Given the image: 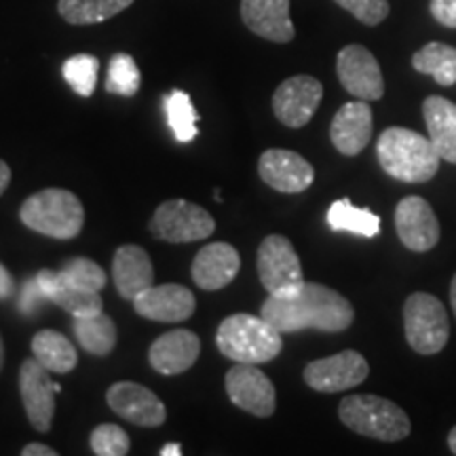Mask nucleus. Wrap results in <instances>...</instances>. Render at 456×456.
Here are the masks:
<instances>
[{
  "mask_svg": "<svg viewBox=\"0 0 456 456\" xmlns=\"http://www.w3.org/2000/svg\"><path fill=\"white\" fill-rule=\"evenodd\" d=\"M260 313L281 334L302 330L345 332L355 319L353 305L345 296L328 285L309 281L292 296H269Z\"/></svg>",
  "mask_w": 456,
  "mask_h": 456,
  "instance_id": "1",
  "label": "nucleus"
},
{
  "mask_svg": "<svg viewBox=\"0 0 456 456\" xmlns=\"http://www.w3.org/2000/svg\"><path fill=\"white\" fill-rule=\"evenodd\" d=\"M376 157L385 174L408 184L429 182L442 161L429 138L406 127L385 129L376 142Z\"/></svg>",
  "mask_w": 456,
  "mask_h": 456,
  "instance_id": "2",
  "label": "nucleus"
},
{
  "mask_svg": "<svg viewBox=\"0 0 456 456\" xmlns=\"http://www.w3.org/2000/svg\"><path fill=\"white\" fill-rule=\"evenodd\" d=\"M218 351L231 362L266 363L283 349L281 332L271 326L265 317L237 313L220 323L216 334Z\"/></svg>",
  "mask_w": 456,
  "mask_h": 456,
  "instance_id": "3",
  "label": "nucleus"
},
{
  "mask_svg": "<svg viewBox=\"0 0 456 456\" xmlns=\"http://www.w3.org/2000/svg\"><path fill=\"white\" fill-rule=\"evenodd\" d=\"M20 220L34 232L68 241L81 235L85 208L74 192L64 188H45L28 197L20 208Z\"/></svg>",
  "mask_w": 456,
  "mask_h": 456,
  "instance_id": "4",
  "label": "nucleus"
},
{
  "mask_svg": "<svg viewBox=\"0 0 456 456\" xmlns=\"http://www.w3.org/2000/svg\"><path fill=\"white\" fill-rule=\"evenodd\" d=\"M342 425L357 436L379 442H402L412 431L408 414L397 403L379 395H349L340 402Z\"/></svg>",
  "mask_w": 456,
  "mask_h": 456,
  "instance_id": "5",
  "label": "nucleus"
},
{
  "mask_svg": "<svg viewBox=\"0 0 456 456\" xmlns=\"http://www.w3.org/2000/svg\"><path fill=\"white\" fill-rule=\"evenodd\" d=\"M403 330L412 351L419 355H436L450 338L448 313L437 296L414 292L403 305Z\"/></svg>",
  "mask_w": 456,
  "mask_h": 456,
  "instance_id": "6",
  "label": "nucleus"
},
{
  "mask_svg": "<svg viewBox=\"0 0 456 456\" xmlns=\"http://www.w3.org/2000/svg\"><path fill=\"white\" fill-rule=\"evenodd\" d=\"M148 231L165 243H195L214 235L216 220L201 205L171 199L155 209Z\"/></svg>",
  "mask_w": 456,
  "mask_h": 456,
  "instance_id": "7",
  "label": "nucleus"
},
{
  "mask_svg": "<svg viewBox=\"0 0 456 456\" xmlns=\"http://www.w3.org/2000/svg\"><path fill=\"white\" fill-rule=\"evenodd\" d=\"M256 266L262 288L269 296H292L305 285L298 254L283 235H269L260 243Z\"/></svg>",
  "mask_w": 456,
  "mask_h": 456,
  "instance_id": "8",
  "label": "nucleus"
},
{
  "mask_svg": "<svg viewBox=\"0 0 456 456\" xmlns=\"http://www.w3.org/2000/svg\"><path fill=\"white\" fill-rule=\"evenodd\" d=\"M226 395L237 408L258 419H269L275 414L277 391L273 380L256 368V363H239L226 372L224 379Z\"/></svg>",
  "mask_w": 456,
  "mask_h": 456,
  "instance_id": "9",
  "label": "nucleus"
},
{
  "mask_svg": "<svg viewBox=\"0 0 456 456\" xmlns=\"http://www.w3.org/2000/svg\"><path fill=\"white\" fill-rule=\"evenodd\" d=\"M323 100V85L311 74H296L285 78L273 94V112L277 121L289 129L309 125Z\"/></svg>",
  "mask_w": 456,
  "mask_h": 456,
  "instance_id": "10",
  "label": "nucleus"
},
{
  "mask_svg": "<svg viewBox=\"0 0 456 456\" xmlns=\"http://www.w3.org/2000/svg\"><path fill=\"white\" fill-rule=\"evenodd\" d=\"M336 74L342 87L357 100L376 102L385 95V78L379 60L363 45H346L336 57Z\"/></svg>",
  "mask_w": 456,
  "mask_h": 456,
  "instance_id": "11",
  "label": "nucleus"
},
{
  "mask_svg": "<svg viewBox=\"0 0 456 456\" xmlns=\"http://www.w3.org/2000/svg\"><path fill=\"white\" fill-rule=\"evenodd\" d=\"M61 387L53 383L49 376V370L38 362L37 357L26 359L20 366V395L28 420L37 431H51L55 416V393H60Z\"/></svg>",
  "mask_w": 456,
  "mask_h": 456,
  "instance_id": "12",
  "label": "nucleus"
},
{
  "mask_svg": "<svg viewBox=\"0 0 456 456\" xmlns=\"http://www.w3.org/2000/svg\"><path fill=\"white\" fill-rule=\"evenodd\" d=\"M370 366L357 351H340L332 357L311 362L302 372L305 383L319 393H340L362 385L368 379Z\"/></svg>",
  "mask_w": 456,
  "mask_h": 456,
  "instance_id": "13",
  "label": "nucleus"
},
{
  "mask_svg": "<svg viewBox=\"0 0 456 456\" xmlns=\"http://www.w3.org/2000/svg\"><path fill=\"white\" fill-rule=\"evenodd\" d=\"M395 231L410 252H429L440 241V222L423 197H403L395 208Z\"/></svg>",
  "mask_w": 456,
  "mask_h": 456,
  "instance_id": "14",
  "label": "nucleus"
},
{
  "mask_svg": "<svg viewBox=\"0 0 456 456\" xmlns=\"http://www.w3.org/2000/svg\"><path fill=\"white\" fill-rule=\"evenodd\" d=\"M258 174L266 186L283 195H298L315 180V169L305 157L294 151L271 148L262 152L258 161Z\"/></svg>",
  "mask_w": 456,
  "mask_h": 456,
  "instance_id": "15",
  "label": "nucleus"
},
{
  "mask_svg": "<svg viewBox=\"0 0 456 456\" xmlns=\"http://www.w3.org/2000/svg\"><path fill=\"white\" fill-rule=\"evenodd\" d=\"M106 402L114 414L138 427H161L167 420V408L148 387L123 380L106 391Z\"/></svg>",
  "mask_w": 456,
  "mask_h": 456,
  "instance_id": "16",
  "label": "nucleus"
},
{
  "mask_svg": "<svg viewBox=\"0 0 456 456\" xmlns=\"http://www.w3.org/2000/svg\"><path fill=\"white\" fill-rule=\"evenodd\" d=\"M131 302H134V309L140 317L161 323L186 322L197 309L195 294L178 283L152 285Z\"/></svg>",
  "mask_w": 456,
  "mask_h": 456,
  "instance_id": "17",
  "label": "nucleus"
},
{
  "mask_svg": "<svg viewBox=\"0 0 456 456\" xmlns=\"http://www.w3.org/2000/svg\"><path fill=\"white\" fill-rule=\"evenodd\" d=\"M372 108L366 100L346 102L334 114L332 125H330V140L340 155L355 157L372 140Z\"/></svg>",
  "mask_w": 456,
  "mask_h": 456,
  "instance_id": "18",
  "label": "nucleus"
},
{
  "mask_svg": "<svg viewBox=\"0 0 456 456\" xmlns=\"http://www.w3.org/2000/svg\"><path fill=\"white\" fill-rule=\"evenodd\" d=\"M201 340L191 330H171L161 334L148 349V363L159 374L175 376L186 372L197 363Z\"/></svg>",
  "mask_w": 456,
  "mask_h": 456,
  "instance_id": "19",
  "label": "nucleus"
},
{
  "mask_svg": "<svg viewBox=\"0 0 456 456\" xmlns=\"http://www.w3.org/2000/svg\"><path fill=\"white\" fill-rule=\"evenodd\" d=\"M241 269V256L231 243L218 241L205 245L192 260V281L205 292H216V289L226 288L237 277Z\"/></svg>",
  "mask_w": 456,
  "mask_h": 456,
  "instance_id": "20",
  "label": "nucleus"
},
{
  "mask_svg": "<svg viewBox=\"0 0 456 456\" xmlns=\"http://www.w3.org/2000/svg\"><path fill=\"white\" fill-rule=\"evenodd\" d=\"M241 20L248 30L271 43L294 41L289 0H241Z\"/></svg>",
  "mask_w": 456,
  "mask_h": 456,
  "instance_id": "21",
  "label": "nucleus"
},
{
  "mask_svg": "<svg viewBox=\"0 0 456 456\" xmlns=\"http://www.w3.org/2000/svg\"><path fill=\"white\" fill-rule=\"evenodd\" d=\"M114 288L121 298L134 300L135 296L155 285V269L151 256L140 245H121L112 260Z\"/></svg>",
  "mask_w": 456,
  "mask_h": 456,
  "instance_id": "22",
  "label": "nucleus"
},
{
  "mask_svg": "<svg viewBox=\"0 0 456 456\" xmlns=\"http://www.w3.org/2000/svg\"><path fill=\"white\" fill-rule=\"evenodd\" d=\"M37 279L47 300L61 306V309L74 317L95 315V313H102V309H104L100 292H87V289L77 288V285L61 275V271L45 269L38 273Z\"/></svg>",
  "mask_w": 456,
  "mask_h": 456,
  "instance_id": "23",
  "label": "nucleus"
},
{
  "mask_svg": "<svg viewBox=\"0 0 456 456\" xmlns=\"http://www.w3.org/2000/svg\"><path fill=\"white\" fill-rule=\"evenodd\" d=\"M429 140L442 161L456 165V104L442 95H429L423 104Z\"/></svg>",
  "mask_w": 456,
  "mask_h": 456,
  "instance_id": "24",
  "label": "nucleus"
},
{
  "mask_svg": "<svg viewBox=\"0 0 456 456\" xmlns=\"http://www.w3.org/2000/svg\"><path fill=\"white\" fill-rule=\"evenodd\" d=\"M32 355L43 363L49 372L68 374L77 368V349L64 334L55 330H41L32 338Z\"/></svg>",
  "mask_w": 456,
  "mask_h": 456,
  "instance_id": "25",
  "label": "nucleus"
},
{
  "mask_svg": "<svg viewBox=\"0 0 456 456\" xmlns=\"http://www.w3.org/2000/svg\"><path fill=\"white\" fill-rule=\"evenodd\" d=\"M134 0H60L57 11L61 20L72 26H91L112 20L129 9Z\"/></svg>",
  "mask_w": 456,
  "mask_h": 456,
  "instance_id": "26",
  "label": "nucleus"
},
{
  "mask_svg": "<svg viewBox=\"0 0 456 456\" xmlns=\"http://www.w3.org/2000/svg\"><path fill=\"white\" fill-rule=\"evenodd\" d=\"M412 68L420 74H429L442 87L456 83V49L446 43H427L412 55Z\"/></svg>",
  "mask_w": 456,
  "mask_h": 456,
  "instance_id": "27",
  "label": "nucleus"
},
{
  "mask_svg": "<svg viewBox=\"0 0 456 456\" xmlns=\"http://www.w3.org/2000/svg\"><path fill=\"white\" fill-rule=\"evenodd\" d=\"M74 336H77L78 345L91 355L106 357L117 345V326L104 313H95V315L77 317Z\"/></svg>",
  "mask_w": 456,
  "mask_h": 456,
  "instance_id": "28",
  "label": "nucleus"
},
{
  "mask_svg": "<svg viewBox=\"0 0 456 456\" xmlns=\"http://www.w3.org/2000/svg\"><path fill=\"white\" fill-rule=\"evenodd\" d=\"M328 224L332 231L353 232V235L372 239L380 232V218L368 208H355L349 199L334 201L328 209Z\"/></svg>",
  "mask_w": 456,
  "mask_h": 456,
  "instance_id": "29",
  "label": "nucleus"
},
{
  "mask_svg": "<svg viewBox=\"0 0 456 456\" xmlns=\"http://www.w3.org/2000/svg\"><path fill=\"white\" fill-rule=\"evenodd\" d=\"M165 114H167L169 129L174 131L175 140H178L180 144H188V142L197 138L199 114L195 110V106H192L191 95L180 89L171 91L167 98H165Z\"/></svg>",
  "mask_w": 456,
  "mask_h": 456,
  "instance_id": "30",
  "label": "nucleus"
},
{
  "mask_svg": "<svg viewBox=\"0 0 456 456\" xmlns=\"http://www.w3.org/2000/svg\"><path fill=\"white\" fill-rule=\"evenodd\" d=\"M142 83L140 68L135 60L127 53H114L110 64H108V78H106V91L114 95H123V98H131L138 94Z\"/></svg>",
  "mask_w": 456,
  "mask_h": 456,
  "instance_id": "31",
  "label": "nucleus"
},
{
  "mask_svg": "<svg viewBox=\"0 0 456 456\" xmlns=\"http://www.w3.org/2000/svg\"><path fill=\"white\" fill-rule=\"evenodd\" d=\"M98 70H100V61L89 53L72 55L70 60H66V64L61 66V74H64L66 83L70 85L74 94L83 95V98H89V95L95 91Z\"/></svg>",
  "mask_w": 456,
  "mask_h": 456,
  "instance_id": "32",
  "label": "nucleus"
},
{
  "mask_svg": "<svg viewBox=\"0 0 456 456\" xmlns=\"http://www.w3.org/2000/svg\"><path fill=\"white\" fill-rule=\"evenodd\" d=\"M60 271L68 281L87 292H102L108 281L106 271L89 258H70Z\"/></svg>",
  "mask_w": 456,
  "mask_h": 456,
  "instance_id": "33",
  "label": "nucleus"
},
{
  "mask_svg": "<svg viewBox=\"0 0 456 456\" xmlns=\"http://www.w3.org/2000/svg\"><path fill=\"white\" fill-rule=\"evenodd\" d=\"M91 450L98 456H125L131 450V440L123 427L104 423L91 431Z\"/></svg>",
  "mask_w": 456,
  "mask_h": 456,
  "instance_id": "34",
  "label": "nucleus"
},
{
  "mask_svg": "<svg viewBox=\"0 0 456 456\" xmlns=\"http://www.w3.org/2000/svg\"><path fill=\"white\" fill-rule=\"evenodd\" d=\"M334 3L349 11L363 26H379L391 11L389 0H334Z\"/></svg>",
  "mask_w": 456,
  "mask_h": 456,
  "instance_id": "35",
  "label": "nucleus"
},
{
  "mask_svg": "<svg viewBox=\"0 0 456 456\" xmlns=\"http://www.w3.org/2000/svg\"><path fill=\"white\" fill-rule=\"evenodd\" d=\"M47 300V296L41 289V283H38L37 277L28 279L21 288V296H20V311L21 315H34L38 309H41L43 302Z\"/></svg>",
  "mask_w": 456,
  "mask_h": 456,
  "instance_id": "36",
  "label": "nucleus"
},
{
  "mask_svg": "<svg viewBox=\"0 0 456 456\" xmlns=\"http://www.w3.org/2000/svg\"><path fill=\"white\" fill-rule=\"evenodd\" d=\"M429 9L437 24L456 30V0H431Z\"/></svg>",
  "mask_w": 456,
  "mask_h": 456,
  "instance_id": "37",
  "label": "nucleus"
},
{
  "mask_svg": "<svg viewBox=\"0 0 456 456\" xmlns=\"http://www.w3.org/2000/svg\"><path fill=\"white\" fill-rule=\"evenodd\" d=\"M13 289H15V283H13V275L4 269L3 265H0V300L9 298V296H13Z\"/></svg>",
  "mask_w": 456,
  "mask_h": 456,
  "instance_id": "38",
  "label": "nucleus"
},
{
  "mask_svg": "<svg viewBox=\"0 0 456 456\" xmlns=\"http://www.w3.org/2000/svg\"><path fill=\"white\" fill-rule=\"evenodd\" d=\"M21 456H57V450L45 446V444L32 442L21 450Z\"/></svg>",
  "mask_w": 456,
  "mask_h": 456,
  "instance_id": "39",
  "label": "nucleus"
},
{
  "mask_svg": "<svg viewBox=\"0 0 456 456\" xmlns=\"http://www.w3.org/2000/svg\"><path fill=\"white\" fill-rule=\"evenodd\" d=\"M11 184V167L7 163L0 159V197L4 195V191H7Z\"/></svg>",
  "mask_w": 456,
  "mask_h": 456,
  "instance_id": "40",
  "label": "nucleus"
},
{
  "mask_svg": "<svg viewBox=\"0 0 456 456\" xmlns=\"http://www.w3.org/2000/svg\"><path fill=\"white\" fill-rule=\"evenodd\" d=\"M161 456H182V446L180 444H167V446L161 448Z\"/></svg>",
  "mask_w": 456,
  "mask_h": 456,
  "instance_id": "41",
  "label": "nucleus"
},
{
  "mask_svg": "<svg viewBox=\"0 0 456 456\" xmlns=\"http://www.w3.org/2000/svg\"><path fill=\"white\" fill-rule=\"evenodd\" d=\"M450 305H452V311L456 315V275L452 277V283H450Z\"/></svg>",
  "mask_w": 456,
  "mask_h": 456,
  "instance_id": "42",
  "label": "nucleus"
},
{
  "mask_svg": "<svg viewBox=\"0 0 456 456\" xmlns=\"http://www.w3.org/2000/svg\"><path fill=\"white\" fill-rule=\"evenodd\" d=\"M448 448H450V452L456 454V427H452L448 433Z\"/></svg>",
  "mask_w": 456,
  "mask_h": 456,
  "instance_id": "43",
  "label": "nucleus"
},
{
  "mask_svg": "<svg viewBox=\"0 0 456 456\" xmlns=\"http://www.w3.org/2000/svg\"><path fill=\"white\" fill-rule=\"evenodd\" d=\"M4 366V342H3V336H0V370Z\"/></svg>",
  "mask_w": 456,
  "mask_h": 456,
  "instance_id": "44",
  "label": "nucleus"
}]
</instances>
